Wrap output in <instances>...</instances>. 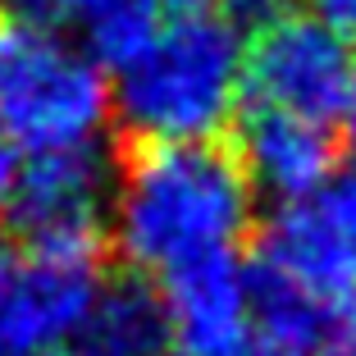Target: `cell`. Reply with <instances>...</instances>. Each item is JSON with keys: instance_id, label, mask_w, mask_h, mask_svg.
I'll use <instances>...</instances> for the list:
<instances>
[{"instance_id": "cell-15", "label": "cell", "mask_w": 356, "mask_h": 356, "mask_svg": "<svg viewBox=\"0 0 356 356\" xmlns=\"http://www.w3.org/2000/svg\"><path fill=\"white\" fill-rule=\"evenodd\" d=\"M165 14H256V0H160Z\"/></svg>"}, {"instance_id": "cell-9", "label": "cell", "mask_w": 356, "mask_h": 356, "mask_svg": "<svg viewBox=\"0 0 356 356\" xmlns=\"http://www.w3.org/2000/svg\"><path fill=\"white\" fill-rule=\"evenodd\" d=\"M174 320L165 293L147 279H115L96 297L74 338L78 356H174Z\"/></svg>"}, {"instance_id": "cell-3", "label": "cell", "mask_w": 356, "mask_h": 356, "mask_svg": "<svg viewBox=\"0 0 356 356\" xmlns=\"http://www.w3.org/2000/svg\"><path fill=\"white\" fill-rule=\"evenodd\" d=\"M115 115V87L92 46L42 14L0 19V133L19 151L96 147Z\"/></svg>"}, {"instance_id": "cell-11", "label": "cell", "mask_w": 356, "mask_h": 356, "mask_svg": "<svg viewBox=\"0 0 356 356\" xmlns=\"http://www.w3.org/2000/svg\"><path fill=\"white\" fill-rule=\"evenodd\" d=\"M23 252L0 238V356H14V306H19Z\"/></svg>"}, {"instance_id": "cell-1", "label": "cell", "mask_w": 356, "mask_h": 356, "mask_svg": "<svg viewBox=\"0 0 356 356\" xmlns=\"http://www.w3.org/2000/svg\"><path fill=\"white\" fill-rule=\"evenodd\" d=\"M252 178L215 142H137L110 197V242L133 270H174L252 229Z\"/></svg>"}, {"instance_id": "cell-5", "label": "cell", "mask_w": 356, "mask_h": 356, "mask_svg": "<svg viewBox=\"0 0 356 356\" xmlns=\"http://www.w3.org/2000/svg\"><path fill=\"white\" fill-rule=\"evenodd\" d=\"M110 197H115V183L105 174L96 147L42 151L23 165L10 215L28 242V252L101 256Z\"/></svg>"}, {"instance_id": "cell-13", "label": "cell", "mask_w": 356, "mask_h": 356, "mask_svg": "<svg viewBox=\"0 0 356 356\" xmlns=\"http://www.w3.org/2000/svg\"><path fill=\"white\" fill-rule=\"evenodd\" d=\"M311 356H356V306H347L329 320L325 338L315 343Z\"/></svg>"}, {"instance_id": "cell-20", "label": "cell", "mask_w": 356, "mask_h": 356, "mask_svg": "<svg viewBox=\"0 0 356 356\" xmlns=\"http://www.w3.org/2000/svg\"><path fill=\"white\" fill-rule=\"evenodd\" d=\"M347 133H352V142H356V92H352V105H347Z\"/></svg>"}, {"instance_id": "cell-7", "label": "cell", "mask_w": 356, "mask_h": 356, "mask_svg": "<svg viewBox=\"0 0 356 356\" xmlns=\"http://www.w3.org/2000/svg\"><path fill=\"white\" fill-rule=\"evenodd\" d=\"M238 160L256 192L288 206L329 188V178L338 174V142L325 119L252 105L238 124Z\"/></svg>"}, {"instance_id": "cell-17", "label": "cell", "mask_w": 356, "mask_h": 356, "mask_svg": "<svg viewBox=\"0 0 356 356\" xmlns=\"http://www.w3.org/2000/svg\"><path fill=\"white\" fill-rule=\"evenodd\" d=\"M315 14H325L347 42H356V0H315Z\"/></svg>"}, {"instance_id": "cell-19", "label": "cell", "mask_w": 356, "mask_h": 356, "mask_svg": "<svg viewBox=\"0 0 356 356\" xmlns=\"http://www.w3.org/2000/svg\"><path fill=\"white\" fill-rule=\"evenodd\" d=\"M19 356H78L69 347H37V352H19Z\"/></svg>"}, {"instance_id": "cell-10", "label": "cell", "mask_w": 356, "mask_h": 356, "mask_svg": "<svg viewBox=\"0 0 356 356\" xmlns=\"http://www.w3.org/2000/svg\"><path fill=\"white\" fill-rule=\"evenodd\" d=\"M160 23H165V5L160 0H110L105 10H96L87 19V46L105 64V74L115 78L119 69H128L156 42Z\"/></svg>"}, {"instance_id": "cell-6", "label": "cell", "mask_w": 356, "mask_h": 356, "mask_svg": "<svg viewBox=\"0 0 356 356\" xmlns=\"http://www.w3.org/2000/svg\"><path fill=\"white\" fill-rule=\"evenodd\" d=\"M256 270L293 283L297 293L329 311L356 306V247L334 224L325 201H288L274 210L256 242Z\"/></svg>"}, {"instance_id": "cell-8", "label": "cell", "mask_w": 356, "mask_h": 356, "mask_svg": "<svg viewBox=\"0 0 356 356\" xmlns=\"http://www.w3.org/2000/svg\"><path fill=\"white\" fill-rule=\"evenodd\" d=\"M174 334L188 352L242 343L252 329V265L233 247L206 252L160 274Z\"/></svg>"}, {"instance_id": "cell-16", "label": "cell", "mask_w": 356, "mask_h": 356, "mask_svg": "<svg viewBox=\"0 0 356 356\" xmlns=\"http://www.w3.org/2000/svg\"><path fill=\"white\" fill-rule=\"evenodd\" d=\"M32 14H42V19H92L96 10H105L110 0H28Z\"/></svg>"}, {"instance_id": "cell-14", "label": "cell", "mask_w": 356, "mask_h": 356, "mask_svg": "<svg viewBox=\"0 0 356 356\" xmlns=\"http://www.w3.org/2000/svg\"><path fill=\"white\" fill-rule=\"evenodd\" d=\"M19 178H23L19 147H14L10 137L0 133V215H10V206H14V192H19Z\"/></svg>"}, {"instance_id": "cell-18", "label": "cell", "mask_w": 356, "mask_h": 356, "mask_svg": "<svg viewBox=\"0 0 356 356\" xmlns=\"http://www.w3.org/2000/svg\"><path fill=\"white\" fill-rule=\"evenodd\" d=\"M178 356H288V352H274V347H265L261 338H242V343H229V347H206V352H183Z\"/></svg>"}, {"instance_id": "cell-12", "label": "cell", "mask_w": 356, "mask_h": 356, "mask_svg": "<svg viewBox=\"0 0 356 356\" xmlns=\"http://www.w3.org/2000/svg\"><path fill=\"white\" fill-rule=\"evenodd\" d=\"M320 201H325V210L334 215V224L347 233V242L356 247V165H347L343 174L329 178V188L320 192Z\"/></svg>"}, {"instance_id": "cell-2", "label": "cell", "mask_w": 356, "mask_h": 356, "mask_svg": "<svg viewBox=\"0 0 356 356\" xmlns=\"http://www.w3.org/2000/svg\"><path fill=\"white\" fill-rule=\"evenodd\" d=\"M247 96L238 14H165L156 42L115 74V119L133 142H215Z\"/></svg>"}, {"instance_id": "cell-4", "label": "cell", "mask_w": 356, "mask_h": 356, "mask_svg": "<svg viewBox=\"0 0 356 356\" xmlns=\"http://www.w3.org/2000/svg\"><path fill=\"white\" fill-rule=\"evenodd\" d=\"M356 92L352 42L325 14H270L247 42V96L306 119L347 115Z\"/></svg>"}]
</instances>
